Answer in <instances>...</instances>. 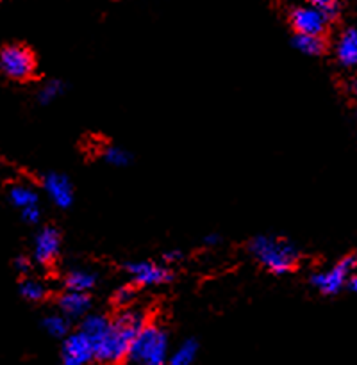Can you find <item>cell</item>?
<instances>
[{
  "instance_id": "10",
  "label": "cell",
  "mask_w": 357,
  "mask_h": 365,
  "mask_svg": "<svg viewBox=\"0 0 357 365\" xmlns=\"http://www.w3.org/2000/svg\"><path fill=\"white\" fill-rule=\"evenodd\" d=\"M61 252V234L57 228L45 227L34 239V259L41 266H50Z\"/></svg>"
},
{
  "instance_id": "2",
  "label": "cell",
  "mask_w": 357,
  "mask_h": 365,
  "mask_svg": "<svg viewBox=\"0 0 357 365\" xmlns=\"http://www.w3.org/2000/svg\"><path fill=\"white\" fill-rule=\"evenodd\" d=\"M248 252L253 259L275 274H286L296 267L300 252L295 242L275 235H257L250 241Z\"/></svg>"
},
{
  "instance_id": "7",
  "label": "cell",
  "mask_w": 357,
  "mask_h": 365,
  "mask_svg": "<svg viewBox=\"0 0 357 365\" xmlns=\"http://www.w3.org/2000/svg\"><path fill=\"white\" fill-rule=\"evenodd\" d=\"M93 360H95V348L81 331L77 330L64 337L63 348H61V364L89 365Z\"/></svg>"
},
{
  "instance_id": "1",
  "label": "cell",
  "mask_w": 357,
  "mask_h": 365,
  "mask_svg": "<svg viewBox=\"0 0 357 365\" xmlns=\"http://www.w3.org/2000/svg\"><path fill=\"white\" fill-rule=\"evenodd\" d=\"M146 321L139 310H124L116 319L111 321L109 330L102 341L95 344V360L104 365H116L127 360L129 349L145 328Z\"/></svg>"
},
{
  "instance_id": "17",
  "label": "cell",
  "mask_w": 357,
  "mask_h": 365,
  "mask_svg": "<svg viewBox=\"0 0 357 365\" xmlns=\"http://www.w3.org/2000/svg\"><path fill=\"white\" fill-rule=\"evenodd\" d=\"M198 353V342L195 339H188L182 342L171 355H168L166 365H191Z\"/></svg>"
},
{
  "instance_id": "20",
  "label": "cell",
  "mask_w": 357,
  "mask_h": 365,
  "mask_svg": "<svg viewBox=\"0 0 357 365\" xmlns=\"http://www.w3.org/2000/svg\"><path fill=\"white\" fill-rule=\"evenodd\" d=\"M20 294L24 296L27 302H41L46 296L45 285L34 278H25L20 282Z\"/></svg>"
},
{
  "instance_id": "5",
  "label": "cell",
  "mask_w": 357,
  "mask_h": 365,
  "mask_svg": "<svg viewBox=\"0 0 357 365\" xmlns=\"http://www.w3.org/2000/svg\"><path fill=\"white\" fill-rule=\"evenodd\" d=\"M357 259L356 255H348L343 260H339L336 266H332L331 269L325 271V273H314L311 277V285L316 287L321 294L325 296H336L345 289L346 280L350 278V274H353L356 271Z\"/></svg>"
},
{
  "instance_id": "4",
  "label": "cell",
  "mask_w": 357,
  "mask_h": 365,
  "mask_svg": "<svg viewBox=\"0 0 357 365\" xmlns=\"http://www.w3.org/2000/svg\"><path fill=\"white\" fill-rule=\"evenodd\" d=\"M38 59L25 45H6L0 48V71L11 81H29L36 75Z\"/></svg>"
},
{
  "instance_id": "19",
  "label": "cell",
  "mask_w": 357,
  "mask_h": 365,
  "mask_svg": "<svg viewBox=\"0 0 357 365\" xmlns=\"http://www.w3.org/2000/svg\"><path fill=\"white\" fill-rule=\"evenodd\" d=\"M64 93V82L59 78H50L45 84L41 86V89L38 91V102L41 106H49L50 102L61 96Z\"/></svg>"
},
{
  "instance_id": "21",
  "label": "cell",
  "mask_w": 357,
  "mask_h": 365,
  "mask_svg": "<svg viewBox=\"0 0 357 365\" xmlns=\"http://www.w3.org/2000/svg\"><path fill=\"white\" fill-rule=\"evenodd\" d=\"M104 160H106L107 164H111V166H116V168H124L127 166L129 163L132 160V155L127 152V150L120 148V146H107L106 150H104Z\"/></svg>"
},
{
  "instance_id": "18",
  "label": "cell",
  "mask_w": 357,
  "mask_h": 365,
  "mask_svg": "<svg viewBox=\"0 0 357 365\" xmlns=\"http://www.w3.org/2000/svg\"><path fill=\"white\" fill-rule=\"evenodd\" d=\"M43 328L49 335L56 339L66 337L68 331H70V321L66 317H63L61 314H52V316H46L43 319Z\"/></svg>"
},
{
  "instance_id": "27",
  "label": "cell",
  "mask_w": 357,
  "mask_h": 365,
  "mask_svg": "<svg viewBox=\"0 0 357 365\" xmlns=\"http://www.w3.org/2000/svg\"><path fill=\"white\" fill-rule=\"evenodd\" d=\"M203 242H206L207 246H218L221 242V237L220 234H207L206 237H203Z\"/></svg>"
},
{
  "instance_id": "15",
  "label": "cell",
  "mask_w": 357,
  "mask_h": 365,
  "mask_svg": "<svg viewBox=\"0 0 357 365\" xmlns=\"http://www.w3.org/2000/svg\"><path fill=\"white\" fill-rule=\"evenodd\" d=\"M293 46L306 56H321L327 50V39L323 36L296 34L293 38Z\"/></svg>"
},
{
  "instance_id": "3",
  "label": "cell",
  "mask_w": 357,
  "mask_h": 365,
  "mask_svg": "<svg viewBox=\"0 0 357 365\" xmlns=\"http://www.w3.org/2000/svg\"><path fill=\"white\" fill-rule=\"evenodd\" d=\"M168 335L156 324H145L129 349V356L136 365H166Z\"/></svg>"
},
{
  "instance_id": "28",
  "label": "cell",
  "mask_w": 357,
  "mask_h": 365,
  "mask_svg": "<svg viewBox=\"0 0 357 365\" xmlns=\"http://www.w3.org/2000/svg\"><path fill=\"white\" fill-rule=\"evenodd\" d=\"M345 289H348V291H352V292L356 291V289H357V277H356V274H350V278L346 280Z\"/></svg>"
},
{
  "instance_id": "9",
  "label": "cell",
  "mask_w": 357,
  "mask_h": 365,
  "mask_svg": "<svg viewBox=\"0 0 357 365\" xmlns=\"http://www.w3.org/2000/svg\"><path fill=\"white\" fill-rule=\"evenodd\" d=\"M43 189L54 205L59 209H70L74 203V185L66 175L54 173V171L46 173L43 177Z\"/></svg>"
},
{
  "instance_id": "24",
  "label": "cell",
  "mask_w": 357,
  "mask_h": 365,
  "mask_svg": "<svg viewBox=\"0 0 357 365\" xmlns=\"http://www.w3.org/2000/svg\"><path fill=\"white\" fill-rule=\"evenodd\" d=\"M21 220L29 225L39 223V220H41V209H39V205L27 207V209L21 210Z\"/></svg>"
},
{
  "instance_id": "12",
  "label": "cell",
  "mask_w": 357,
  "mask_h": 365,
  "mask_svg": "<svg viewBox=\"0 0 357 365\" xmlns=\"http://www.w3.org/2000/svg\"><path fill=\"white\" fill-rule=\"evenodd\" d=\"M336 59L343 68H353L357 64V31L346 27L336 43Z\"/></svg>"
},
{
  "instance_id": "26",
  "label": "cell",
  "mask_w": 357,
  "mask_h": 365,
  "mask_svg": "<svg viewBox=\"0 0 357 365\" xmlns=\"http://www.w3.org/2000/svg\"><path fill=\"white\" fill-rule=\"evenodd\" d=\"M163 259H164V262H168V264L178 262V260L182 259V252H178V250H170V252H164Z\"/></svg>"
},
{
  "instance_id": "8",
  "label": "cell",
  "mask_w": 357,
  "mask_h": 365,
  "mask_svg": "<svg viewBox=\"0 0 357 365\" xmlns=\"http://www.w3.org/2000/svg\"><path fill=\"white\" fill-rule=\"evenodd\" d=\"M289 24L295 29L296 34L303 36H323L327 29V21L323 20L313 4L309 6H296L289 9Z\"/></svg>"
},
{
  "instance_id": "6",
  "label": "cell",
  "mask_w": 357,
  "mask_h": 365,
  "mask_svg": "<svg viewBox=\"0 0 357 365\" xmlns=\"http://www.w3.org/2000/svg\"><path fill=\"white\" fill-rule=\"evenodd\" d=\"M125 273L132 278L136 285H161L171 282L174 274L168 267L159 266L156 262H149V260H138V262H127L124 266Z\"/></svg>"
},
{
  "instance_id": "25",
  "label": "cell",
  "mask_w": 357,
  "mask_h": 365,
  "mask_svg": "<svg viewBox=\"0 0 357 365\" xmlns=\"http://www.w3.org/2000/svg\"><path fill=\"white\" fill-rule=\"evenodd\" d=\"M31 267H32V262L31 260H29V257H16V260H14V269L18 271V273H21V274H27L29 271H31Z\"/></svg>"
},
{
  "instance_id": "16",
  "label": "cell",
  "mask_w": 357,
  "mask_h": 365,
  "mask_svg": "<svg viewBox=\"0 0 357 365\" xmlns=\"http://www.w3.org/2000/svg\"><path fill=\"white\" fill-rule=\"evenodd\" d=\"M9 202L13 203L16 209L24 210L27 209V207L39 205V196L38 192L32 187H29V185L16 184L9 189Z\"/></svg>"
},
{
  "instance_id": "23",
  "label": "cell",
  "mask_w": 357,
  "mask_h": 365,
  "mask_svg": "<svg viewBox=\"0 0 357 365\" xmlns=\"http://www.w3.org/2000/svg\"><path fill=\"white\" fill-rule=\"evenodd\" d=\"M134 296H136V289L134 287H131V285H121V287L116 289V292H114L113 302H114V305L121 307V309H124V307H127L129 303L134 299Z\"/></svg>"
},
{
  "instance_id": "11",
  "label": "cell",
  "mask_w": 357,
  "mask_h": 365,
  "mask_svg": "<svg viewBox=\"0 0 357 365\" xmlns=\"http://www.w3.org/2000/svg\"><path fill=\"white\" fill-rule=\"evenodd\" d=\"M57 305H59L63 317H66L68 321L82 319L84 316H88L89 309H91V298L88 294H82V292L66 291L59 296Z\"/></svg>"
},
{
  "instance_id": "13",
  "label": "cell",
  "mask_w": 357,
  "mask_h": 365,
  "mask_svg": "<svg viewBox=\"0 0 357 365\" xmlns=\"http://www.w3.org/2000/svg\"><path fill=\"white\" fill-rule=\"evenodd\" d=\"M109 324H111V321L107 319L106 316H102V314H88V316L82 317L79 331H81V334L84 335L89 342H91L93 348H95L96 342L102 341L104 335L107 334V330H109Z\"/></svg>"
},
{
  "instance_id": "22",
  "label": "cell",
  "mask_w": 357,
  "mask_h": 365,
  "mask_svg": "<svg viewBox=\"0 0 357 365\" xmlns=\"http://www.w3.org/2000/svg\"><path fill=\"white\" fill-rule=\"evenodd\" d=\"M313 6L316 7V11L323 16L327 24L338 20L339 14H341V4L336 2V0H318V2H313Z\"/></svg>"
},
{
  "instance_id": "14",
  "label": "cell",
  "mask_w": 357,
  "mask_h": 365,
  "mask_svg": "<svg viewBox=\"0 0 357 365\" xmlns=\"http://www.w3.org/2000/svg\"><path fill=\"white\" fill-rule=\"evenodd\" d=\"M96 274L91 273V271L86 269H74L66 274V280H64V285H66L68 291L71 292H82V294H88V291H91L96 285Z\"/></svg>"
}]
</instances>
